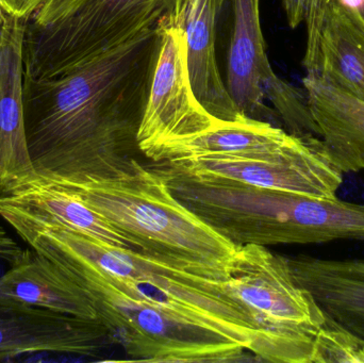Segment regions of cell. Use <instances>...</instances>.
I'll return each mask as SVG.
<instances>
[{
    "instance_id": "e0dca14e",
    "label": "cell",
    "mask_w": 364,
    "mask_h": 363,
    "mask_svg": "<svg viewBox=\"0 0 364 363\" xmlns=\"http://www.w3.org/2000/svg\"><path fill=\"white\" fill-rule=\"evenodd\" d=\"M0 202L30 217L60 224L100 242L134 249L124 237L115 232L80 198L49 183L38 174L23 187L0 196Z\"/></svg>"
},
{
    "instance_id": "5bb4252c",
    "label": "cell",
    "mask_w": 364,
    "mask_h": 363,
    "mask_svg": "<svg viewBox=\"0 0 364 363\" xmlns=\"http://www.w3.org/2000/svg\"><path fill=\"white\" fill-rule=\"evenodd\" d=\"M0 296L53 313L98 321L95 305L87 291L32 249L23 251L0 277Z\"/></svg>"
},
{
    "instance_id": "ba28073f",
    "label": "cell",
    "mask_w": 364,
    "mask_h": 363,
    "mask_svg": "<svg viewBox=\"0 0 364 363\" xmlns=\"http://www.w3.org/2000/svg\"><path fill=\"white\" fill-rule=\"evenodd\" d=\"M197 181H233L264 189L333 200L343 183L326 145L316 134H301L294 145L267 158L209 157L164 162Z\"/></svg>"
},
{
    "instance_id": "277c9868",
    "label": "cell",
    "mask_w": 364,
    "mask_h": 363,
    "mask_svg": "<svg viewBox=\"0 0 364 363\" xmlns=\"http://www.w3.org/2000/svg\"><path fill=\"white\" fill-rule=\"evenodd\" d=\"M225 288L262 339V362L312 363L325 315L295 279L287 257L267 246H237Z\"/></svg>"
},
{
    "instance_id": "7402d4cb",
    "label": "cell",
    "mask_w": 364,
    "mask_h": 363,
    "mask_svg": "<svg viewBox=\"0 0 364 363\" xmlns=\"http://www.w3.org/2000/svg\"><path fill=\"white\" fill-rule=\"evenodd\" d=\"M45 0H0V9L17 18L29 19Z\"/></svg>"
},
{
    "instance_id": "52a82bcc",
    "label": "cell",
    "mask_w": 364,
    "mask_h": 363,
    "mask_svg": "<svg viewBox=\"0 0 364 363\" xmlns=\"http://www.w3.org/2000/svg\"><path fill=\"white\" fill-rule=\"evenodd\" d=\"M159 48L149 97L139 128V149L156 161L171 145L220 125L199 102L188 72V44L181 15H168L158 23Z\"/></svg>"
},
{
    "instance_id": "ffe728a7",
    "label": "cell",
    "mask_w": 364,
    "mask_h": 363,
    "mask_svg": "<svg viewBox=\"0 0 364 363\" xmlns=\"http://www.w3.org/2000/svg\"><path fill=\"white\" fill-rule=\"evenodd\" d=\"M312 363H364V342L325 315Z\"/></svg>"
},
{
    "instance_id": "d6986e66",
    "label": "cell",
    "mask_w": 364,
    "mask_h": 363,
    "mask_svg": "<svg viewBox=\"0 0 364 363\" xmlns=\"http://www.w3.org/2000/svg\"><path fill=\"white\" fill-rule=\"evenodd\" d=\"M262 90L265 100L273 104L276 113L286 126L287 131L320 136V130L312 117L305 90L301 91L295 87L280 78L274 70L263 79Z\"/></svg>"
},
{
    "instance_id": "8992f818",
    "label": "cell",
    "mask_w": 364,
    "mask_h": 363,
    "mask_svg": "<svg viewBox=\"0 0 364 363\" xmlns=\"http://www.w3.org/2000/svg\"><path fill=\"white\" fill-rule=\"evenodd\" d=\"M93 300L98 321L134 362H237L243 347L212 332L171 319L102 283L80 285Z\"/></svg>"
},
{
    "instance_id": "7c38bea8",
    "label": "cell",
    "mask_w": 364,
    "mask_h": 363,
    "mask_svg": "<svg viewBox=\"0 0 364 363\" xmlns=\"http://www.w3.org/2000/svg\"><path fill=\"white\" fill-rule=\"evenodd\" d=\"M225 0H183L181 25L188 44V72L199 102L218 119L237 121L243 114L223 80L216 59L218 21Z\"/></svg>"
},
{
    "instance_id": "3957f363",
    "label": "cell",
    "mask_w": 364,
    "mask_h": 363,
    "mask_svg": "<svg viewBox=\"0 0 364 363\" xmlns=\"http://www.w3.org/2000/svg\"><path fill=\"white\" fill-rule=\"evenodd\" d=\"M42 177L80 198L134 251L205 278H228L237 246L183 206L153 166L132 157L102 176Z\"/></svg>"
},
{
    "instance_id": "44dd1931",
    "label": "cell",
    "mask_w": 364,
    "mask_h": 363,
    "mask_svg": "<svg viewBox=\"0 0 364 363\" xmlns=\"http://www.w3.org/2000/svg\"><path fill=\"white\" fill-rule=\"evenodd\" d=\"M85 1V0H45L28 21L38 26L55 23L72 14Z\"/></svg>"
},
{
    "instance_id": "7a4b0ae2",
    "label": "cell",
    "mask_w": 364,
    "mask_h": 363,
    "mask_svg": "<svg viewBox=\"0 0 364 363\" xmlns=\"http://www.w3.org/2000/svg\"><path fill=\"white\" fill-rule=\"evenodd\" d=\"M19 238L79 286L102 283L168 315L243 347L262 362V339L224 281L193 274L134 249L100 242L60 224L25 215Z\"/></svg>"
},
{
    "instance_id": "6da1fadb",
    "label": "cell",
    "mask_w": 364,
    "mask_h": 363,
    "mask_svg": "<svg viewBox=\"0 0 364 363\" xmlns=\"http://www.w3.org/2000/svg\"><path fill=\"white\" fill-rule=\"evenodd\" d=\"M158 48L157 25L53 76H23L28 146L38 175L102 176L132 158Z\"/></svg>"
},
{
    "instance_id": "30bf717a",
    "label": "cell",
    "mask_w": 364,
    "mask_h": 363,
    "mask_svg": "<svg viewBox=\"0 0 364 363\" xmlns=\"http://www.w3.org/2000/svg\"><path fill=\"white\" fill-rule=\"evenodd\" d=\"M28 19L0 9V196L38 176L23 114V42Z\"/></svg>"
},
{
    "instance_id": "4fadbf2b",
    "label": "cell",
    "mask_w": 364,
    "mask_h": 363,
    "mask_svg": "<svg viewBox=\"0 0 364 363\" xmlns=\"http://www.w3.org/2000/svg\"><path fill=\"white\" fill-rule=\"evenodd\" d=\"M324 315L364 342V260L287 257Z\"/></svg>"
},
{
    "instance_id": "2e32d148",
    "label": "cell",
    "mask_w": 364,
    "mask_h": 363,
    "mask_svg": "<svg viewBox=\"0 0 364 363\" xmlns=\"http://www.w3.org/2000/svg\"><path fill=\"white\" fill-rule=\"evenodd\" d=\"M303 83L321 139L338 168L364 170V102L312 77Z\"/></svg>"
},
{
    "instance_id": "ac0fdd59",
    "label": "cell",
    "mask_w": 364,
    "mask_h": 363,
    "mask_svg": "<svg viewBox=\"0 0 364 363\" xmlns=\"http://www.w3.org/2000/svg\"><path fill=\"white\" fill-rule=\"evenodd\" d=\"M292 29L305 25L307 38H327L364 57V0H282Z\"/></svg>"
},
{
    "instance_id": "9a60e30c",
    "label": "cell",
    "mask_w": 364,
    "mask_h": 363,
    "mask_svg": "<svg viewBox=\"0 0 364 363\" xmlns=\"http://www.w3.org/2000/svg\"><path fill=\"white\" fill-rule=\"evenodd\" d=\"M299 136L269 121L244 117L237 121H223L212 129L171 145L155 162L209 157H271L290 148Z\"/></svg>"
},
{
    "instance_id": "5b68a950",
    "label": "cell",
    "mask_w": 364,
    "mask_h": 363,
    "mask_svg": "<svg viewBox=\"0 0 364 363\" xmlns=\"http://www.w3.org/2000/svg\"><path fill=\"white\" fill-rule=\"evenodd\" d=\"M183 0H85L72 14L48 25L27 21L23 76L45 78L127 42L168 15Z\"/></svg>"
},
{
    "instance_id": "8fae6325",
    "label": "cell",
    "mask_w": 364,
    "mask_h": 363,
    "mask_svg": "<svg viewBox=\"0 0 364 363\" xmlns=\"http://www.w3.org/2000/svg\"><path fill=\"white\" fill-rule=\"evenodd\" d=\"M233 23L227 65V89L243 114L279 126L265 104L262 81L273 72L260 21V0H232Z\"/></svg>"
},
{
    "instance_id": "9c48e42d",
    "label": "cell",
    "mask_w": 364,
    "mask_h": 363,
    "mask_svg": "<svg viewBox=\"0 0 364 363\" xmlns=\"http://www.w3.org/2000/svg\"><path fill=\"white\" fill-rule=\"evenodd\" d=\"M109 337L100 321H87L0 296V360L23 355L92 356Z\"/></svg>"
}]
</instances>
